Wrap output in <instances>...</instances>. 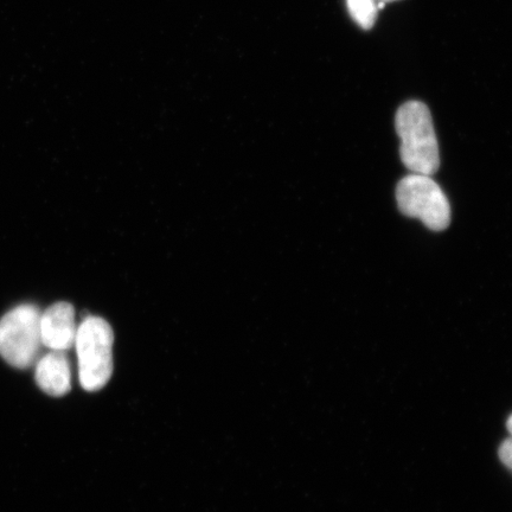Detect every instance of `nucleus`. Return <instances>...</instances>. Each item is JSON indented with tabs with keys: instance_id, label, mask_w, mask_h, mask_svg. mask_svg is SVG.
Returning a JSON list of instances; mask_svg holds the SVG:
<instances>
[{
	"instance_id": "6e6552de",
	"label": "nucleus",
	"mask_w": 512,
	"mask_h": 512,
	"mask_svg": "<svg viewBox=\"0 0 512 512\" xmlns=\"http://www.w3.org/2000/svg\"><path fill=\"white\" fill-rule=\"evenodd\" d=\"M499 458L512 471V437L505 440L501 447H499Z\"/></svg>"
},
{
	"instance_id": "423d86ee",
	"label": "nucleus",
	"mask_w": 512,
	"mask_h": 512,
	"mask_svg": "<svg viewBox=\"0 0 512 512\" xmlns=\"http://www.w3.org/2000/svg\"><path fill=\"white\" fill-rule=\"evenodd\" d=\"M36 382L44 393L60 398L72 389V368L67 352L50 350L36 363Z\"/></svg>"
},
{
	"instance_id": "39448f33",
	"label": "nucleus",
	"mask_w": 512,
	"mask_h": 512,
	"mask_svg": "<svg viewBox=\"0 0 512 512\" xmlns=\"http://www.w3.org/2000/svg\"><path fill=\"white\" fill-rule=\"evenodd\" d=\"M78 328L72 304L55 303L41 313L42 344L49 350L67 352L74 348Z\"/></svg>"
},
{
	"instance_id": "1a4fd4ad",
	"label": "nucleus",
	"mask_w": 512,
	"mask_h": 512,
	"mask_svg": "<svg viewBox=\"0 0 512 512\" xmlns=\"http://www.w3.org/2000/svg\"><path fill=\"white\" fill-rule=\"evenodd\" d=\"M399 2V0H375V3L382 9L384 5L389 3Z\"/></svg>"
},
{
	"instance_id": "f03ea898",
	"label": "nucleus",
	"mask_w": 512,
	"mask_h": 512,
	"mask_svg": "<svg viewBox=\"0 0 512 512\" xmlns=\"http://www.w3.org/2000/svg\"><path fill=\"white\" fill-rule=\"evenodd\" d=\"M114 332L100 317H87L79 325L75 339L79 380L87 392L104 388L113 374Z\"/></svg>"
},
{
	"instance_id": "9d476101",
	"label": "nucleus",
	"mask_w": 512,
	"mask_h": 512,
	"mask_svg": "<svg viewBox=\"0 0 512 512\" xmlns=\"http://www.w3.org/2000/svg\"><path fill=\"white\" fill-rule=\"evenodd\" d=\"M507 428L512 437V415L510 416V418L507 421Z\"/></svg>"
},
{
	"instance_id": "7ed1b4c3",
	"label": "nucleus",
	"mask_w": 512,
	"mask_h": 512,
	"mask_svg": "<svg viewBox=\"0 0 512 512\" xmlns=\"http://www.w3.org/2000/svg\"><path fill=\"white\" fill-rule=\"evenodd\" d=\"M41 311L23 304L0 319V356L10 366L28 369L38 361L42 348Z\"/></svg>"
},
{
	"instance_id": "20e7f679",
	"label": "nucleus",
	"mask_w": 512,
	"mask_h": 512,
	"mask_svg": "<svg viewBox=\"0 0 512 512\" xmlns=\"http://www.w3.org/2000/svg\"><path fill=\"white\" fill-rule=\"evenodd\" d=\"M396 201L403 215L418 219L434 232L450 226L451 206L432 176L412 174L402 178Z\"/></svg>"
},
{
	"instance_id": "0eeeda50",
	"label": "nucleus",
	"mask_w": 512,
	"mask_h": 512,
	"mask_svg": "<svg viewBox=\"0 0 512 512\" xmlns=\"http://www.w3.org/2000/svg\"><path fill=\"white\" fill-rule=\"evenodd\" d=\"M347 3L354 21L364 30L373 29L380 11L375 0H347Z\"/></svg>"
},
{
	"instance_id": "f257e3e1",
	"label": "nucleus",
	"mask_w": 512,
	"mask_h": 512,
	"mask_svg": "<svg viewBox=\"0 0 512 512\" xmlns=\"http://www.w3.org/2000/svg\"><path fill=\"white\" fill-rule=\"evenodd\" d=\"M401 139V159L413 174L433 176L439 170L440 156L430 110L420 101H408L395 118Z\"/></svg>"
}]
</instances>
